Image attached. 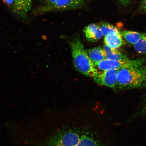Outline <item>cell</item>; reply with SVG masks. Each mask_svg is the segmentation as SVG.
Masks as SVG:
<instances>
[{
	"mask_svg": "<svg viewBox=\"0 0 146 146\" xmlns=\"http://www.w3.org/2000/svg\"><path fill=\"white\" fill-rule=\"evenodd\" d=\"M140 6L141 10L146 13V0H141Z\"/></svg>",
	"mask_w": 146,
	"mask_h": 146,
	"instance_id": "15",
	"label": "cell"
},
{
	"mask_svg": "<svg viewBox=\"0 0 146 146\" xmlns=\"http://www.w3.org/2000/svg\"><path fill=\"white\" fill-rule=\"evenodd\" d=\"M122 36L121 32L119 31L110 34L105 36L104 42L105 44L113 49L119 48L123 44Z\"/></svg>",
	"mask_w": 146,
	"mask_h": 146,
	"instance_id": "8",
	"label": "cell"
},
{
	"mask_svg": "<svg viewBox=\"0 0 146 146\" xmlns=\"http://www.w3.org/2000/svg\"><path fill=\"white\" fill-rule=\"evenodd\" d=\"M121 4L124 6H127L131 2L132 0H118Z\"/></svg>",
	"mask_w": 146,
	"mask_h": 146,
	"instance_id": "16",
	"label": "cell"
},
{
	"mask_svg": "<svg viewBox=\"0 0 146 146\" xmlns=\"http://www.w3.org/2000/svg\"><path fill=\"white\" fill-rule=\"evenodd\" d=\"M118 72V70L115 69L99 72L94 77V80L98 84L111 88L115 90Z\"/></svg>",
	"mask_w": 146,
	"mask_h": 146,
	"instance_id": "5",
	"label": "cell"
},
{
	"mask_svg": "<svg viewBox=\"0 0 146 146\" xmlns=\"http://www.w3.org/2000/svg\"><path fill=\"white\" fill-rule=\"evenodd\" d=\"M138 118L146 119V95L144 96L136 112L133 114L129 120H133Z\"/></svg>",
	"mask_w": 146,
	"mask_h": 146,
	"instance_id": "12",
	"label": "cell"
},
{
	"mask_svg": "<svg viewBox=\"0 0 146 146\" xmlns=\"http://www.w3.org/2000/svg\"><path fill=\"white\" fill-rule=\"evenodd\" d=\"M66 127L51 137L48 146H106L98 135L89 129Z\"/></svg>",
	"mask_w": 146,
	"mask_h": 146,
	"instance_id": "1",
	"label": "cell"
},
{
	"mask_svg": "<svg viewBox=\"0 0 146 146\" xmlns=\"http://www.w3.org/2000/svg\"><path fill=\"white\" fill-rule=\"evenodd\" d=\"M69 43L76 69L84 75L89 77L94 78L97 75L98 72L89 59L86 50L79 38H75Z\"/></svg>",
	"mask_w": 146,
	"mask_h": 146,
	"instance_id": "3",
	"label": "cell"
},
{
	"mask_svg": "<svg viewBox=\"0 0 146 146\" xmlns=\"http://www.w3.org/2000/svg\"><path fill=\"white\" fill-rule=\"evenodd\" d=\"M85 0H57L53 5L48 7L42 5L34 11L35 13L43 14L56 11L74 10L81 8Z\"/></svg>",
	"mask_w": 146,
	"mask_h": 146,
	"instance_id": "4",
	"label": "cell"
},
{
	"mask_svg": "<svg viewBox=\"0 0 146 146\" xmlns=\"http://www.w3.org/2000/svg\"><path fill=\"white\" fill-rule=\"evenodd\" d=\"M84 32L88 40L94 42L101 39L103 36L99 25L96 24L88 25L84 29Z\"/></svg>",
	"mask_w": 146,
	"mask_h": 146,
	"instance_id": "7",
	"label": "cell"
},
{
	"mask_svg": "<svg viewBox=\"0 0 146 146\" xmlns=\"http://www.w3.org/2000/svg\"><path fill=\"white\" fill-rule=\"evenodd\" d=\"M146 88V64L124 68L118 70L115 90L120 91Z\"/></svg>",
	"mask_w": 146,
	"mask_h": 146,
	"instance_id": "2",
	"label": "cell"
},
{
	"mask_svg": "<svg viewBox=\"0 0 146 146\" xmlns=\"http://www.w3.org/2000/svg\"><path fill=\"white\" fill-rule=\"evenodd\" d=\"M3 2L9 7L13 6V0H3Z\"/></svg>",
	"mask_w": 146,
	"mask_h": 146,
	"instance_id": "17",
	"label": "cell"
},
{
	"mask_svg": "<svg viewBox=\"0 0 146 146\" xmlns=\"http://www.w3.org/2000/svg\"><path fill=\"white\" fill-rule=\"evenodd\" d=\"M86 52L89 59L94 65L106 59L105 52L101 47L88 49L86 50Z\"/></svg>",
	"mask_w": 146,
	"mask_h": 146,
	"instance_id": "9",
	"label": "cell"
},
{
	"mask_svg": "<svg viewBox=\"0 0 146 146\" xmlns=\"http://www.w3.org/2000/svg\"><path fill=\"white\" fill-rule=\"evenodd\" d=\"M134 48L138 53L146 54V33H143L139 40L134 45Z\"/></svg>",
	"mask_w": 146,
	"mask_h": 146,
	"instance_id": "13",
	"label": "cell"
},
{
	"mask_svg": "<svg viewBox=\"0 0 146 146\" xmlns=\"http://www.w3.org/2000/svg\"><path fill=\"white\" fill-rule=\"evenodd\" d=\"M99 25L103 35L105 36L119 31L114 25L107 23L102 22Z\"/></svg>",
	"mask_w": 146,
	"mask_h": 146,
	"instance_id": "14",
	"label": "cell"
},
{
	"mask_svg": "<svg viewBox=\"0 0 146 146\" xmlns=\"http://www.w3.org/2000/svg\"><path fill=\"white\" fill-rule=\"evenodd\" d=\"M106 59L118 61H125L129 59L127 56L117 49L111 47L106 52Z\"/></svg>",
	"mask_w": 146,
	"mask_h": 146,
	"instance_id": "11",
	"label": "cell"
},
{
	"mask_svg": "<svg viewBox=\"0 0 146 146\" xmlns=\"http://www.w3.org/2000/svg\"><path fill=\"white\" fill-rule=\"evenodd\" d=\"M122 36L128 42L134 45L142 37L143 33L129 31H123L121 32Z\"/></svg>",
	"mask_w": 146,
	"mask_h": 146,
	"instance_id": "10",
	"label": "cell"
},
{
	"mask_svg": "<svg viewBox=\"0 0 146 146\" xmlns=\"http://www.w3.org/2000/svg\"><path fill=\"white\" fill-rule=\"evenodd\" d=\"M13 11L18 17L25 19L31 8L32 0H13Z\"/></svg>",
	"mask_w": 146,
	"mask_h": 146,
	"instance_id": "6",
	"label": "cell"
}]
</instances>
